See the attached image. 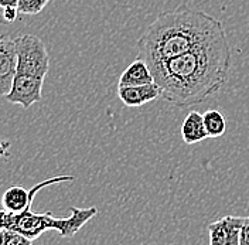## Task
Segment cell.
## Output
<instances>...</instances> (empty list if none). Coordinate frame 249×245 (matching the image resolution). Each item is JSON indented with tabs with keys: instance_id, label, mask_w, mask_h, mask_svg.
Segmentation results:
<instances>
[{
	"instance_id": "cell-1",
	"label": "cell",
	"mask_w": 249,
	"mask_h": 245,
	"mask_svg": "<svg viewBox=\"0 0 249 245\" xmlns=\"http://www.w3.org/2000/svg\"><path fill=\"white\" fill-rule=\"evenodd\" d=\"M231 67V47L227 34L208 44L150 67L161 98L186 108L202 104L227 82Z\"/></svg>"
},
{
	"instance_id": "cell-2",
	"label": "cell",
	"mask_w": 249,
	"mask_h": 245,
	"mask_svg": "<svg viewBox=\"0 0 249 245\" xmlns=\"http://www.w3.org/2000/svg\"><path fill=\"white\" fill-rule=\"evenodd\" d=\"M225 34L222 23L197 9L181 7L160 13L140 36L138 58L149 67L205 46Z\"/></svg>"
},
{
	"instance_id": "cell-3",
	"label": "cell",
	"mask_w": 249,
	"mask_h": 245,
	"mask_svg": "<svg viewBox=\"0 0 249 245\" xmlns=\"http://www.w3.org/2000/svg\"><path fill=\"white\" fill-rule=\"evenodd\" d=\"M17 67L10 92L4 96L10 104L29 108L41 99L43 84L50 68V56L44 41L33 34L15 38Z\"/></svg>"
},
{
	"instance_id": "cell-4",
	"label": "cell",
	"mask_w": 249,
	"mask_h": 245,
	"mask_svg": "<svg viewBox=\"0 0 249 245\" xmlns=\"http://www.w3.org/2000/svg\"><path fill=\"white\" fill-rule=\"evenodd\" d=\"M70 211H71V215L65 218H57L50 211L44 214H38V213H34L31 207L26 208L21 213L7 211L6 228H12V230L21 232L30 241L37 240L47 230L58 231L60 235L64 238H71L91 218L98 214L96 207H88V208L71 207Z\"/></svg>"
},
{
	"instance_id": "cell-5",
	"label": "cell",
	"mask_w": 249,
	"mask_h": 245,
	"mask_svg": "<svg viewBox=\"0 0 249 245\" xmlns=\"http://www.w3.org/2000/svg\"><path fill=\"white\" fill-rule=\"evenodd\" d=\"M74 177L72 176H55L51 179L43 180L41 183L33 186L30 190H27L23 186H12L9 187L3 196H1V206L6 211L9 213H21L26 208H29L33 206V201L36 194L44 188L47 186H53V184L64 183V182H72Z\"/></svg>"
},
{
	"instance_id": "cell-6",
	"label": "cell",
	"mask_w": 249,
	"mask_h": 245,
	"mask_svg": "<svg viewBox=\"0 0 249 245\" xmlns=\"http://www.w3.org/2000/svg\"><path fill=\"white\" fill-rule=\"evenodd\" d=\"M245 217L227 215L208 226L211 245H239Z\"/></svg>"
},
{
	"instance_id": "cell-7",
	"label": "cell",
	"mask_w": 249,
	"mask_h": 245,
	"mask_svg": "<svg viewBox=\"0 0 249 245\" xmlns=\"http://www.w3.org/2000/svg\"><path fill=\"white\" fill-rule=\"evenodd\" d=\"M17 67L16 40L10 37L0 38V96H6L13 85Z\"/></svg>"
},
{
	"instance_id": "cell-8",
	"label": "cell",
	"mask_w": 249,
	"mask_h": 245,
	"mask_svg": "<svg viewBox=\"0 0 249 245\" xmlns=\"http://www.w3.org/2000/svg\"><path fill=\"white\" fill-rule=\"evenodd\" d=\"M118 96L122 104L129 108H139L156 101L161 96V88L159 84H143V85H118Z\"/></svg>"
},
{
	"instance_id": "cell-9",
	"label": "cell",
	"mask_w": 249,
	"mask_h": 245,
	"mask_svg": "<svg viewBox=\"0 0 249 245\" xmlns=\"http://www.w3.org/2000/svg\"><path fill=\"white\" fill-rule=\"evenodd\" d=\"M155 82V78L152 74V70L149 64L143 60H135L127 65V68L121 74L118 85H143V84H152Z\"/></svg>"
},
{
	"instance_id": "cell-10",
	"label": "cell",
	"mask_w": 249,
	"mask_h": 245,
	"mask_svg": "<svg viewBox=\"0 0 249 245\" xmlns=\"http://www.w3.org/2000/svg\"><path fill=\"white\" fill-rule=\"evenodd\" d=\"M181 136H183V140L187 145L200 143L207 138H210L208 132L205 129L202 113L197 112V111L188 112L184 122L181 125Z\"/></svg>"
},
{
	"instance_id": "cell-11",
	"label": "cell",
	"mask_w": 249,
	"mask_h": 245,
	"mask_svg": "<svg viewBox=\"0 0 249 245\" xmlns=\"http://www.w3.org/2000/svg\"><path fill=\"white\" fill-rule=\"evenodd\" d=\"M202 116H204L205 129H207L210 138H219V136H222L225 133L227 119H225V115L221 111L208 109L205 113H202Z\"/></svg>"
},
{
	"instance_id": "cell-12",
	"label": "cell",
	"mask_w": 249,
	"mask_h": 245,
	"mask_svg": "<svg viewBox=\"0 0 249 245\" xmlns=\"http://www.w3.org/2000/svg\"><path fill=\"white\" fill-rule=\"evenodd\" d=\"M30 241L26 235L12 228H3L0 231V245H30Z\"/></svg>"
},
{
	"instance_id": "cell-13",
	"label": "cell",
	"mask_w": 249,
	"mask_h": 245,
	"mask_svg": "<svg viewBox=\"0 0 249 245\" xmlns=\"http://www.w3.org/2000/svg\"><path fill=\"white\" fill-rule=\"evenodd\" d=\"M50 0H18L17 9L20 15L34 16L43 12Z\"/></svg>"
},
{
	"instance_id": "cell-14",
	"label": "cell",
	"mask_w": 249,
	"mask_h": 245,
	"mask_svg": "<svg viewBox=\"0 0 249 245\" xmlns=\"http://www.w3.org/2000/svg\"><path fill=\"white\" fill-rule=\"evenodd\" d=\"M1 10H3V19H4V21H7V23H13V21H16L17 16L20 15V13H18V9L15 7V6L3 7Z\"/></svg>"
},
{
	"instance_id": "cell-15",
	"label": "cell",
	"mask_w": 249,
	"mask_h": 245,
	"mask_svg": "<svg viewBox=\"0 0 249 245\" xmlns=\"http://www.w3.org/2000/svg\"><path fill=\"white\" fill-rule=\"evenodd\" d=\"M239 245H249V217H245L242 230H241V238Z\"/></svg>"
},
{
	"instance_id": "cell-16",
	"label": "cell",
	"mask_w": 249,
	"mask_h": 245,
	"mask_svg": "<svg viewBox=\"0 0 249 245\" xmlns=\"http://www.w3.org/2000/svg\"><path fill=\"white\" fill-rule=\"evenodd\" d=\"M6 220H7V211L3 208L0 210V231L6 228Z\"/></svg>"
},
{
	"instance_id": "cell-17",
	"label": "cell",
	"mask_w": 249,
	"mask_h": 245,
	"mask_svg": "<svg viewBox=\"0 0 249 245\" xmlns=\"http://www.w3.org/2000/svg\"><path fill=\"white\" fill-rule=\"evenodd\" d=\"M18 4V0H0V7H9V6H15L17 7Z\"/></svg>"
}]
</instances>
